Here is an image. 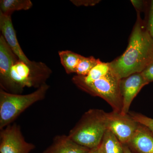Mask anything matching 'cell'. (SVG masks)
<instances>
[{"label": "cell", "instance_id": "4fadbf2b", "mask_svg": "<svg viewBox=\"0 0 153 153\" xmlns=\"http://www.w3.org/2000/svg\"><path fill=\"white\" fill-rule=\"evenodd\" d=\"M98 148L100 153H124L123 145L108 129Z\"/></svg>", "mask_w": 153, "mask_h": 153}, {"label": "cell", "instance_id": "8fae6325", "mask_svg": "<svg viewBox=\"0 0 153 153\" xmlns=\"http://www.w3.org/2000/svg\"><path fill=\"white\" fill-rule=\"evenodd\" d=\"M133 153H153V135L144 126L140 124L127 144Z\"/></svg>", "mask_w": 153, "mask_h": 153}, {"label": "cell", "instance_id": "52a82bcc", "mask_svg": "<svg viewBox=\"0 0 153 153\" xmlns=\"http://www.w3.org/2000/svg\"><path fill=\"white\" fill-rule=\"evenodd\" d=\"M139 124L128 114L113 111L106 113L107 129L111 131L123 145L131 139Z\"/></svg>", "mask_w": 153, "mask_h": 153}, {"label": "cell", "instance_id": "7c38bea8", "mask_svg": "<svg viewBox=\"0 0 153 153\" xmlns=\"http://www.w3.org/2000/svg\"><path fill=\"white\" fill-rule=\"evenodd\" d=\"M90 149L74 142L68 135H57L43 153H87Z\"/></svg>", "mask_w": 153, "mask_h": 153}, {"label": "cell", "instance_id": "277c9868", "mask_svg": "<svg viewBox=\"0 0 153 153\" xmlns=\"http://www.w3.org/2000/svg\"><path fill=\"white\" fill-rule=\"evenodd\" d=\"M120 80L111 68L105 76L91 83L83 82L77 75L72 79L76 87L91 95L103 99L111 107L113 111L118 112H121L123 108Z\"/></svg>", "mask_w": 153, "mask_h": 153}, {"label": "cell", "instance_id": "3957f363", "mask_svg": "<svg viewBox=\"0 0 153 153\" xmlns=\"http://www.w3.org/2000/svg\"><path fill=\"white\" fill-rule=\"evenodd\" d=\"M49 88L44 83L32 93L13 94L0 89V129L13 123L25 110L43 100Z\"/></svg>", "mask_w": 153, "mask_h": 153}, {"label": "cell", "instance_id": "603a6c76", "mask_svg": "<svg viewBox=\"0 0 153 153\" xmlns=\"http://www.w3.org/2000/svg\"><path fill=\"white\" fill-rule=\"evenodd\" d=\"M124 153H133L127 145H123Z\"/></svg>", "mask_w": 153, "mask_h": 153}, {"label": "cell", "instance_id": "ba28073f", "mask_svg": "<svg viewBox=\"0 0 153 153\" xmlns=\"http://www.w3.org/2000/svg\"><path fill=\"white\" fill-rule=\"evenodd\" d=\"M0 30L9 47L18 59L31 68H38L44 63L32 61L25 55L18 42L10 15H4L0 12Z\"/></svg>", "mask_w": 153, "mask_h": 153}, {"label": "cell", "instance_id": "ffe728a7", "mask_svg": "<svg viewBox=\"0 0 153 153\" xmlns=\"http://www.w3.org/2000/svg\"><path fill=\"white\" fill-rule=\"evenodd\" d=\"M145 79L149 83L153 82V61L141 72Z\"/></svg>", "mask_w": 153, "mask_h": 153}, {"label": "cell", "instance_id": "9c48e42d", "mask_svg": "<svg viewBox=\"0 0 153 153\" xmlns=\"http://www.w3.org/2000/svg\"><path fill=\"white\" fill-rule=\"evenodd\" d=\"M19 60L9 47L2 35L0 36V85L1 88L14 94V86L11 78V70Z\"/></svg>", "mask_w": 153, "mask_h": 153}, {"label": "cell", "instance_id": "5b68a950", "mask_svg": "<svg viewBox=\"0 0 153 153\" xmlns=\"http://www.w3.org/2000/svg\"><path fill=\"white\" fill-rule=\"evenodd\" d=\"M52 72L50 68L45 63L38 68H31L19 59L14 63L11 70L14 94L22 93L25 87L38 88L46 83Z\"/></svg>", "mask_w": 153, "mask_h": 153}, {"label": "cell", "instance_id": "d6986e66", "mask_svg": "<svg viewBox=\"0 0 153 153\" xmlns=\"http://www.w3.org/2000/svg\"><path fill=\"white\" fill-rule=\"evenodd\" d=\"M144 20L146 27L153 40V0L148 2Z\"/></svg>", "mask_w": 153, "mask_h": 153}, {"label": "cell", "instance_id": "7402d4cb", "mask_svg": "<svg viewBox=\"0 0 153 153\" xmlns=\"http://www.w3.org/2000/svg\"><path fill=\"white\" fill-rule=\"evenodd\" d=\"M76 6H94L99 2L100 1L97 0H82V1H70Z\"/></svg>", "mask_w": 153, "mask_h": 153}, {"label": "cell", "instance_id": "e0dca14e", "mask_svg": "<svg viewBox=\"0 0 153 153\" xmlns=\"http://www.w3.org/2000/svg\"><path fill=\"white\" fill-rule=\"evenodd\" d=\"M101 62L100 59H96L93 56L85 57L82 56L76 67L75 73L78 76H86L94 67Z\"/></svg>", "mask_w": 153, "mask_h": 153}, {"label": "cell", "instance_id": "30bf717a", "mask_svg": "<svg viewBox=\"0 0 153 153\" xmlns=\"http://www.w3.org/2000/svg\"><path fill=\"white\" fill-rule=\"evenodd\" d=\"M149 84L141 73H134L121 79L120 87L123 100L121 113L128 114L133 100L144 86Z\"/></svg>", "mask_w": 153, "mask_h": 153}, {"label": "cell", "instance_id": "6da1fadb", "mask_svg": "<svg viewBox=\"0 0 153 153\" xmlns=\"http://www.w3.org/2000/svg\"><path fill=\"white\" fill-rule=\"evenodd\" d=\"M153 61V40L140 14L137 13L136 22L126 51L109 63L110 68L120 79L141 73Z\"/></svg>", "mask_w": 153, "mask_h": 153}, {"label": "cell", "instance_id": "44dd1931", "mask_svg": "<svg viewBox=\"0 0 153 153\" xmlns=\"http://www.w3.org/2000/svg\"><path fill=\"white\" fill-rule=\"evenodd\" d=\"M131 1L136 10L137 13H140L141 12L146 11L147 7L148 1L137 0H132Z\"/></svg>", "mask_w": 153, "mask_h": 153}, {"label": "cell", "instance_id": "9a60e30c", "mask_svg": "<svg viewBox=\"0 0 153 153\" xmlns=\"http://www.w3.org/2000/svg\"><path fill=\"white\" fill-rule=\"evenodd\" d=\"M58 54L60 62L66 73H75L76 67L82 56L69 50L60 51Z\"/></svg>", "mask_w": 153, "mask_h": 153}, {"label": "cell", "instance_id": "ac0fdd59", "mask_svg": "<svg viewBox=\"0 0 153 153\" xmlns=\"http://www.w3.org/2000/svg\"><path fill=\"white\" fill-rule=\"evenodd\" d=\"M128 114L138 123L147 128L153 135V118L139 113L129 112Z\"/></svg>", "mask_w": 153, "mask_h": 153}, {"label": "cell", "instance_id": "7a4b0ae2", "mask_svg": "<svg viewBox=\"0 0 153 153\" xmlns=\"http://www.w3.org/2000/svg\"><path fill=\"white\" fill-rule=\"evenodd\" d=\"M106 113L93 108L84 113L68 136L74 142L91 149L100 145L107 130Z\"/></svg>", "mask_w": 153, "mask_h": 153}, {"label": "cell", "instance_id": "8992f818", "mask_svg": "<svg viewBox=\"0 0 153 153\" xmlns=\"http://www.w3.org/2000/svg\"><path fill=\"white\" fill-rule=\"evenodd\" d=\"M35 148L25 140L19 125L11 124L1 130L0 153H30Z\"/></svg>", "mask_w": 153, "mask_h": 153}, {"label": "cell", "instance_id": "2e32d148", "mask_svg": "<svg viewBox=\"0 0 153 153\" xmlns=\"http://www.w3.org/2000/svg\"><path fill=\"white\" fill-rule=\"evenodd\" d=\"M110 69L109 63L102 62L94 67L86 76H78L85 83H91L105 76Z\"/></svg>", "mask_w": 153, "mask_h": 153}, {"label": "cell", "instance_id": "cb8c5ba5", "mask_svg": "<svg viewBox=\"0 0 153 153\" xmlns=\"http://www.w3.org/2000/svg\"><path fill=\"white\" fill-rule=\"evenodd\" d=\"M87 153H100L98 147L94 148V149H91Z\"/></svg>", "mask_w": 153, "mask_h": 153}, {"label": "cell", "instance_id": "5bb4252c", "mask_svg": "<svg viewBox=\"0 0 153 153\" xmlns=\"http://www.w3.org/2000/svg\"><path fill=\"white\" fill-rule=\"evenodd\" d=\"M33 6V3L30 0H1L0 12L11 16L14 11L27 10Z\"/></svg>", "mask_w": 153, "mask_h": 153}]
</instances>
